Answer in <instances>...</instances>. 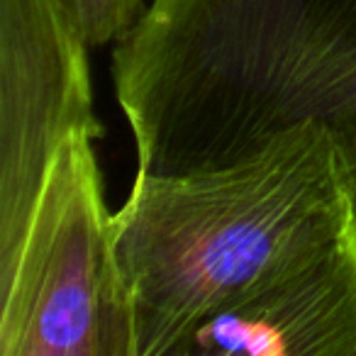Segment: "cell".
<instances>
[{
    "mask_svg": "<svg viewBox=\"0 0 356 356\" xmlns=\"http://www.w3.org/2000/svg\"><path fill=\"white\" fill-rule=\"evenodd\" d=\"M110 61L137 171L227 166L356 115V0H149Z\"/></svg>",
    "mask_w": 356,
    "mask_h": 356,
    "instance_id": "6da1fadb",
    "label": "cell"
},
{
    "mask_svg": "<svg viewBox=\"0 0 356 356\" xmlns=\"http://www.w3.org/2000/svg\"><path fill=\"white\" fill-rule=\"evenodd\" d=\"M330 129L339 154L341 181H344L346 203H349V225L356 242V115L330 124Z\"/></svg>",
    "mask_w": 356,
    "mask_h": 356,
    "instance_id": "52a82bcc",
    "label": "cell"
},
{
    "mask_svg": "<svg viewBox=\"0 0 356 356\" xmlns=\"http://www.w3.org/2000/svg\"><path fill=\"white\" fill-rule=\"evenodd\" d=\"M88 49L66 0H0V266L20 247L61 144L103 137Z\"/></svg>",
    "mask_w": 356,
    "mask_h": 356,
    "instance_id": "277c9868",
    "label": "cell"
},
{
    "mask_svg": "<svg viewBox=\"0 0 356 356\" xmlns=\"http://www.w3.org/2000/svg\"><path fill=\"white\" fill-rule=\"evenodd\" d=\"M186 356H356V242L349 232L208 320Z\"/></svg>",
    "mask_w": 356,
    "mask_h": 356,
    "instance_id": "5b68a950",
    "label": "cell"
},
{
    "mask_svg": "<svg viewBox=\"0 0 356 356\" xmlns=\"http://www.w3.org/2000/svg\"><path fill=\"white\" fill-rule=\"evenodd\" d=\"M95 139L79 132L59 147L0 266V356H134Z\"/></svg>",
    "mask_w": 356,
    "mask_h": 356,
    "instance_id": "3957f363",
    "label": "cell"
},
{
    "mask_svg": "<svg viewBox=\"0 0 356 356\" xmlns=\"http://www.w3.org/2000/svg\"><path fill=\"white\" fill-rule=\"evenodd\" d=\"M349 232L330 124L305 122L227 166L137 171L113 237L134 356H186L222 307L300 266Z\"/></svg>",
    "mask_w": 356,
    "mask_h": 356,
    "instance_id": "7a4b0ae2",
    "label": "cell"
},
{
    "mask_svg": "<svg viewBox=\"0 0 356 356\" xmlns=\"http://www.w3.org/2000/svg\"><path fill=\"white\" fill-rule=\"evenodd\" d=\"M149 0H66L90 49L115 47L144 13Z\"/></svg>",
    "mask_w": 356,
    "mask_h": 356,
    "instance_id": "8992f818",
    "label": "cell"
}]
</instances>
